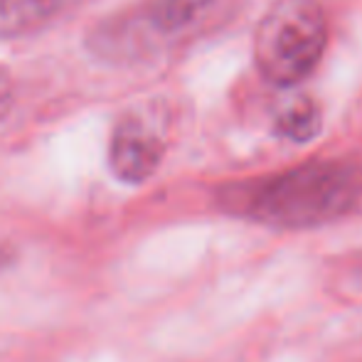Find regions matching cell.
<instances>
[{
  "mask_svg": "<svg viewBox=\"0 0 362 362\" xmlns=\"http://www.w3.org/2000/svg\"><path fill=\"white\" fill-rule=\"evenodd\" d=\"M215 200L227 215L264 227H325L360 207L362 168L350 160H310L279 175L227 182Z\"/></svg>",
  "mask_w": 362,
  "mask_h": 362,
  "instance_id": "obj_1",
  "label": "cell"
},
{
  "mask_svg": "<svg viewBox=\"0 0 362 362\" xmlns=\"http://www.w3.org/2000/svg\"><path fill=\"white\" fill-rule=\"evenodd\" d=\"M328 45V20L318 0H276L254 37V59L274 86L300 84L320 64Z\"/></svg>",
  "mask_w": 362,
  "mask_h": 362,
  "instance_id": "obj_2",
  "label": "cell"
},
{
  "mask_svg": "<svg viewBox=\"0 0 362 362\" xmlns=\"http://www.w3.org/2000/svg\"><path fill=\"white\" fill-rule=\"evenodd\" d=\"M165 156V141L160 131L141 116H124L114 126L109 141L111 173L126 185H141L151 180Z\"/></svg>",
  "mask_w": 362,
  "mask_h": 362,
  "instance_id": "obj_3",
  "label": "cell"
},
{
  "mask_svg": "<svg viewBox=\"0 0 362 362\" xmlns=\"http://www.w3.org/2000/svg\"><path fill=\"white\" fill-rule=\"evenodd\" d=\"M74 3L79 0H0V40L40 33Z\"/></svg>",
  "mask_w": 362,
  "mask_h": 362,
  "instance_id": "obj_4",
  "label": "cell"
},
{
  "mask_svg": "<svg viewBox=\"0 0 362 362\" xmlns=\"http://www.w3.org/2000/svg\"><path fill=\"white\" fill-rule=\"evenodd\" d=\"M323 126V114L313 99H296L284 106L276 114L274 129L281 139H288L293 144H308L320 134Z\"/></svg>",
  "mask_w": 362,
  "mask_h": 362,
  "instance_id": "obj_5",
  "label": "cell"
},
{
  "mask_svg": "<svg viewBox=\"0 0 362 362\" xmlns=\"http://www.w3.org/2000/svg\"><path fill=\"white\" fill-rule=\"evenodd\" d=\"M210 3L212 0H153L146 13L158 35H170L192 23Z\"/></svg>",
  "mask_w": 362,
  "mask_h": 362,
  "instance_id": "obj_6",
  "label": "cell"
},
{
  "mask_svg": "<svg viewBox=\"0 0 362 362\" xmlns=\"http://www.w3.org/2000/svg\"><path fill=\"white\" fill-rule=\"evenodd\" d=\"M13 96H15V84H13V76L5 67H0V119L8 114L10 104H13Z\"/></svg>",
  "mask_w": 362,
  "mask_h": 362,
  "instance_id": "obj_7",
  "label": "cell"
}]
</instances>
